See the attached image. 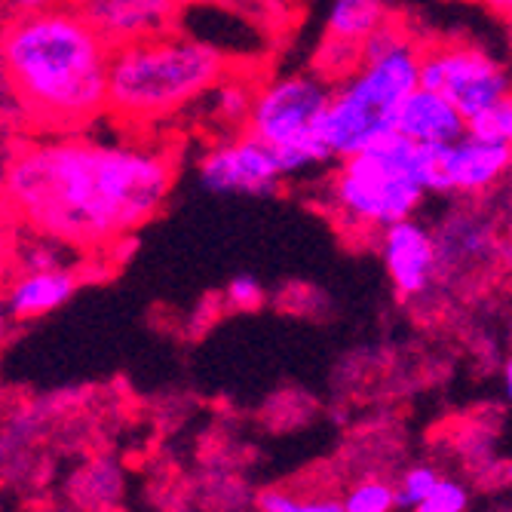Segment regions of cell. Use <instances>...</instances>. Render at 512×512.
I'll list each match as a JSON object with an SVG mask.
<instances>
[{
    "label": "cell",
    "instance_id": "cell-10",
    "mask_svg": "<svg viewBox=\"0 0 512 512\" xmlns=\"http://www.w3.org/2000/svg\"><path fill=\"white\" fill-rule=\"evenodd\" d=\"M378 252L402 301L424 298L436 286L439 252L433 240V227L417 221V215L384 227L378 234Z\"/></svg>",
    "mask_w": 512,
    "mask_h": 512
},
{
    "label": "cell",
    "instance_id": "cell-1",
    "mask_svg": "<svg viewBox=\"0 0 512 512\" xmlns=\"http://www.w3.org/2000/svg\"><path fill=\"white\" fill-rule=\"evenodd\" d=\"M175 175V154L148 138L50 132L10 151L0 206L43 240L105 249L163 212Z\"/></svg>",
    "mask_w": 512,
    "mask_h": 512
},
{
    "label": "cell",
    "instance_id": "cell-24",
    "mask_svg": "<svg viewBox=\"0 0 512 512\" xmlns=\"http://www.w3.org/2000/svg\"><path fill=\"white\" fill-rule=\"evenodd\" d=\"M4 4H7L16 16H28V13H40V10L59 7V0H4Z\"/></svg>",
    "mask_w": 512,
    "mask_h": 512
},
{
    "label": "cell",
    "instance_id": "cell-9",
    "mask_svg": "<svg viewBox=\"0 0 512 512\" xmlns=\"http://www.w3.org/2000/svg\"><path fill=\"white\" fill-rule=\"evenodd\" d=\"M197 181L215 197H270L286 181L276 154L246 129L224 132L197 157Z\"/></svg>",
    "mask_w": 512,
    "mask_h": 512
},
{
    "label": "cell",
    "instance_id": "cell-20",
    "mask_svg": "<svg viewBox=\"0 0 512 512\" xmlns=\"http://www.w3.org/2000/svg\"><path fill=\"white\" fill-rule=\"evenodd\" d=\"M470 506V491L454 479H442L433 485V491L417 503L411 512H467Z\"/></svg>",
    "mask_w": 512,
    "mask_h": 512
},
{
    "label": "cell",
    "instance_id": "cell-8",
    "mask_svg": "<svg viewBox=\"0 0 512 512\" xmlns=\"http://www.w3.org/2000/svg\"><path fill=\"white\" fill-rule=\"evenodd\" d=\"M512 145L479 142L463 132L448 145H421V184L439 197H488L509 175Z\"/></svg>",
    "mask_w": 512,
    "mask_h": 512
},
{
    "label": "cell",
    "instance_id": "cell-26",
    "mask_svg": "<svg viewBox=\"0 0 512 512\" xmlns=\"http://www.w3.org/2000/svg\"><path fill=\"white\" fill-rule=\"evenodd\" d=\"M7 332V307H4V292H0V338Z\"/></svg>",
    "mask_w": 512,
    "mask_h": 512
},
{
    "label": "cell",
    "instance_id": "cell-7",
    "mask_svg": "<svg viewBox=\"0 0 512 512\" xmlns=\"http://www.w3.org/2000/svg\"><path fill=\"white\" fill-rule=\"evenodd\" d=\"M417 86L445 96L467 123L509 99V71L494 53L473 40H424Z\"/></svg>",
    "mask_w": 512,
    "mask_h": 512
},
{
    "label": "cell",
    "instance_id": "cell-17",
    "mask_svg": "<svg viewBox=\"0 0 512 512\" xmlns=\"http://www.w3.org/2000/svg\"><path fill=\"white\" fill-rule=\"evenodd\" d=\"M359 62H362L359 43L322 34V40L316 43V50H313V59H310V71L319 74L325 83H338L347 74H353L359 68Z\"/></svg>",
    "mask_w": 512,
    "mask_h": 512
},
{
    "label": "cell",
    "instance_id": "cell-19",
    "mask_svg": "<svg viewBox=\"0 0 512 512\" xmlns=\"http://www.w3.org/2000/svg\"><path fill=\"white\" fill-rule=\"evenodd\" d=\"M467 135L479 138V142H497V145H512V99L476 114L467 120Z\"/></svg>",
    "mask_w": 512,
    "mask_h": 512
},
{
    "label": "cell",
    "instance_id": "cell-21",
    "mask_svg": "<svg viewBox=\"0 0 512 512\" xmlns=\"http://www.w3.org/2000/svg\"><path fill=\"white\" fill-rule=\"evenodd\" d=\"M261 512H344L341 500L325 497V500H301L286 491H264L258 500Z\"/></svg>",
    "mask_w": 512,
    "mask_h": 512
},
{
    "label": "cell",
    "instance_id": "cell-18",
    "mask_svg": "<svg viewBox=\"0 0 512 512\" xmlns=\"http://www.w3.org/2000/svg\"><path fill=\"white\" fill-rule=\"evenodd\" d=\"M344 512H393L396 509V491L384 479H365L347 491L341 500Z\"/></svg>",
    "mask_w": 512,
    "mask_h": 512
},
{
    "label": "cell",
    "instance_id": "cell-14",
    "mask_svg": "<svg viewBox=\"0 0 512 512\" xmlns=\"http://www.w3.org/2000/svg\"><path fill=\"white\" fill-rule=\"evenodd\" d=\"M445 224L439 230H433L436 240V252H439V273L448 264H457L460 258H485L497 249V237H494V224L491 218H482L476 212H457V215H445Z\"/></svg>",
    "mask_w": 512,
    "mask_h": 512
},
{
    "label": "cell",
    "instance_id": "cell-11",
    "mask_svg": "<svg viewBox=\"0 0 512 512\" xmlns=\"http://www.w3.org/2000/svg\"><path fill=\"white\" fill-rule=\"evenodd\" d=\"M188 0H77V13L108 46L175 31Z\"/></svg>",
    "mask_w": 512,
    "mask_h": 512
},
{
    "label": "cell",
    "instance_id": "cell-4",
    "mask_svg": "<svg viewBox=\"0 0 512 512\" xmlns=\"http://www.w3.org/2000/svg\"><path fill=\"white\" fill-rule=\"evenodd\" d=\"M335 163L322 197L335 224L353 237H378L384 227L414 218L430 197L421 184V145L399 132Z\"/></svg>",
    "mask_w": 512,
    "mask_h": 512
},
{
    "label": "cell",
    "instance_id": "cell-3",
    "mask_svg": "<svg viewBox=\"0 0 512 512\" xmlns=\"http://www.w3.org/2000/svg\"><path fill=\"white\" fill-rule=\"evenodd\" d=\"M227 71L221 46L181 31L111 46L105 117L123 129L175 120L203 105Z\"/></svg>",
    "mask_w": 512,
    "mask_h": 512
},
{
    "label": "cell",
    "instance_id": "cell-23",
    "mask_svg": "<svg viewBox=\"0 0 512 512\" xmlns=\"http://www.w3.org/2000/svg\"><path fill=\"white\" fill-rule=\"evenodd\" d=\"M227 301L234 304L237 310H255V307L264 304V289H261V283L255 276L240 273V276H234L227 283Z\"/></svg>",
    "mask_w": 512,
    "mask_h": 512
},
{
    "label": "cell",
    "instance_id": "cell-22",
    "mask_svg": "<svg viewBox=\"0 0 512 512\" xmlns=\"http://www.w3.org/2000/svg\"><path fill=\"white\" fill-rule=\"evenodd\" d=\"M436 482H439V473H436L433 467H411V470L402 476L399 488H393V491H396V506L414 509L417 503H421V500L433 491Z\"/></svg>",
    "mask_w": 512,
    "mask_h": 512
},
{
    "label": "cell",
    "instance_id": "cell-6",
    "mask_svg": "<svg viewBox=\"0 0 512 512\" xmlns=\"http://www.w3.org/2000/svg\"><path fill=\"white\" fill-rule=\"evenodd\" d=\"M332 99V83H325L310 68L273 74L255 83L246 132L267 145L286 178L301 175L313 166H329L319 126L325 105Z\"/></svg>",
    "mask_w": 512,
    "mask_h": 512
},
{
    "label": "cell",
    "instance_id": "cell-5",
    "mask_svg": "<svg viewBox=\"0 0 512 512\" xmlns=\"http://www.w3.org/2000/svg\"><path fill=\"white\" fill-rule=\"evenodd\" d=\"M424 37H408L390 53L362 59L353 74L332 83L319 138L332 163L347 160L393 132L396 111L411 89H417V62Z\"/></svg>",
    "mask_w": 512,
    "mask_h": 512
},
{
    "label": "cell",
    "instance_id": "cell-25",
    "mask_svg": "<svg viewBox=\"0 0 512 512\" xmlns=\"http://www.w3.org/2000/svg\"><path fill=\"white\" fill-rule=\"evenodd\" d=\"M457 4H473V0H457ZM482 4L500 16H509V7H512V0H482Z\"/></svg>",
    "mask_w": 512,
    "mask_h": 512
},
{
    "label": "cell",
    "instance_id": "cell-16",
    "mask_svg": "<svg viewBox=\"0 0 512 512\" xmlns=\"http://www.w3.org/2000/svg\"><path fill=\"white\" fill-rule=\"evenodd\" d=\"M252 92H255V80L249 74H234L227 71L212 92L203 99L209 102V117L212 123H218L224 132H240L246 126L249 108H252Z\"/></svg>",
    "mask_w": 512,
    "mask_h": 512
},
{
    "label": "cell",
    "instance_id": "cell-15",
    "mask_svg": "<svg viewBox=\"0 0 512 512\" xmlns=\"http://www.w3.org/2000/svg\"><path fill=\"white\" fill-rule=\"evenodd\" d=\"M393 16L387 0H332L325 13V34L350 43H362L378 25Z\"/></svg>",
    "mask_w": 512,
    "mask_h": 512
},
{
    "label": "cell",
    "instance_id": "cell-13",
    "mask_svg": "<svg viewBox=\"0 0 512 512\" xmlns=\"http://www.w3.org/2000/svg\"><path fill=\"white\" fill-rule=\"evenodd\" d=\"M393 132H399L414 145L433 148V145H448L454 138H460L467 132V123H463L460 111L445 96L417 86L402 99V105L396 111Z\"/></svg>",
    "mask_w": 512,
    "mask_h": 512
},
{
    "label": "cell",
    "instance_id": "cell-2",
    "mask_svg": "<svg viewBox=\"0 0 512 512\" xmlns=\"http://www.w3.org/2000/svg\"><path fill=\"white\" fill-rule=\"evenodd\" d=\"M111 46L74 7L16 16L0 31V83L43 132H80L105 117Z\"/></svg>",
    "mask_w": 512,
    "mask_h": 512
},
{
    "label": "cell",
    "instance_id": "cell-12",
    "mask_svg": "<svg viewBox=\"0 0 512 512\" xmlns=\"http://www.w3.org/2000/svg\"><path fill=\"white\" fill-rule=\"evenodd\" d=\"M77 289L80 276L65 261L53 267H22V273L4 292V307L10 319L31 322L65 307L77 295Z\"/></svg>",
    "mask_w": 512,
    "mask_h": 512
}]
</instances>
